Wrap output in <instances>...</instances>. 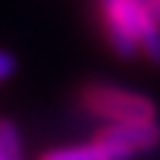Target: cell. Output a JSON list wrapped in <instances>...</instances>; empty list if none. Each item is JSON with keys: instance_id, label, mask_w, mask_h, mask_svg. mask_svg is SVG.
Here are the masks:
<instances>
[{"instance_id": "cell-7", "label": "cell", "mask_w": 160, "mask_h": 160, "mask_svg": "<svg viewBox=\"0 0 160 160\" xmlns=\"http://www.w3.org/2000/svg\"><path fill=\"white\" fill-rule=\"evenodd\" d=\"M142 3H144V8L149 11V16L160 24V0H142Z\"/></svg>"}, {"instance_id": "cell-1", "label": "cell", "mask_w": 160, "mask_h": 160, "mask_svg": "<svg viewBox=\"0 0 160 160\" xmlns=\"http://www.w3.org/2000/svg\"><path fill=\"white\" fill-rule=\"evenodd\" d=\"M109 46L118 56L131 59L139 51L160 64V24L142 0H99Z\"/></svg>"}, {"instance_id": "cell-5", "label": "cell", "mask_w": 160, "mask_h": 160, "mask_svg": "<svg viewBox=\"0 0 160 160\" xmlns=\"http://www.w3.org/2000/svg\"><path fill=\"white\" fill-rule=\"evenodd\" d=\"M0 160H24L22 136L11 120H0Z\"/></svg>"}, {"instance_id": "cell-3", "label": "cell", "mask_w": 160, "mask_h": 160, "mask_svg": "<svg viewBox=\"0 0 160 160\" xmlns=\"http://www.w3.org/2000/svg\"><path fill=\"white\" fill-rule=\"evenodd\" d=\"M93 139L109 149L115 160H128L136 152L155 147L160 142V126L155 120H139V123H109L107 128L96 133Z\"/></svg>"}, {"instance_id": "cell-4", "label": "cell", "mask_w": 160, "mask_h": 160, "mask_svg": "<svg viewBox=\"0 0 160 160\" xmlns=\"http://www.w3.org/2000/svg\"><path fill=\"white\" fill-rule=\"evenodd\" d=\"M40 160H115L109 149L99 139H91L86 144H75V147H59L46 152Z\"/></svg>"}, {"instance_id": "cell-2", "label": "cell", "mask_w": 160, "mask_h": 160, "mask_svg": "<svg viewBox=\"0 0 160 160\" xmlns=\"http://www.w3.org/2000/svg\"><path fill=\"white\" fill-rule=\"evenodd\" d=\"M83 104L93 115L109 123H139L155 120V102L142 93H131L109 86H88L83 91Z\"/></svg>"}, {"instance_id": "cell-6", "label": "cell", "mask_w": 160, "mask_h": 160, "mask_svg": "<svg viewBox=\"0 0 160 160\" xmlns=\"http://www.w3.org/2000/svg\"><path fill=\"white\" fill-rule=\"evenodd\" d=\"M13 69H16V59L11 56V53L0 51V80H6L13 75Z\"/></svg>"}]
</instances>
